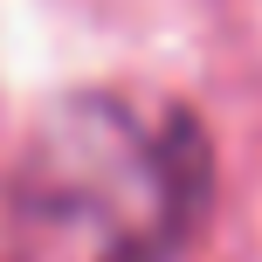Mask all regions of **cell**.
I'll list each match as a JSON object with an SVG mask.
<instances>
[{
	"mask_svg": "<svg viewBox=\"0 0 262 262\" xmlns=\"http://www.w3.org/2000/svg\"><path fill=\"white\" fill-rule=\"evenodd\" d=\"M207 207V138L186 111L118 90L49 104L0 200V262H172Z\"/></svg>",
	"mask_w": 262,
	"mask_h": 262,
	"instance_id": "6da1fadb",
	"label": "cell"
}]
</instances>
